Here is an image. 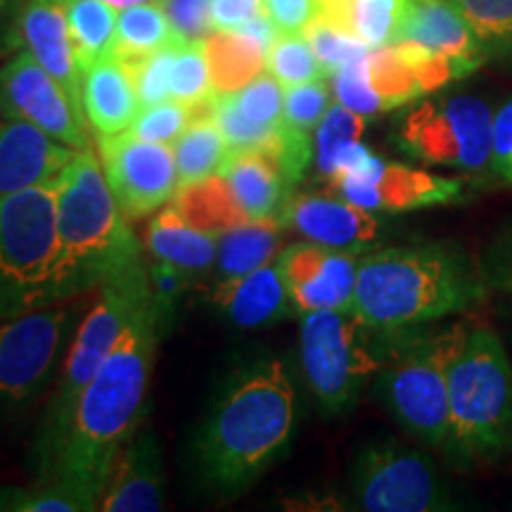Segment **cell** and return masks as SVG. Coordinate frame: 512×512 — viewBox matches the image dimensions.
I'll return each mask as SVG.
<instances>
[{
    "label": "cell",
    "instance_id": "1",
    "mask_svg": "<svg viewBox=\"0 0 512 512\" xmlns=\"http://www.w3.org/2000/svg\"><path fill=\"white\" fill-rule=\"evenodd\" d=\"M162 316L150 294L83 389L62 432L41 444V479L64 484L91 510H98L114 460L143 418Z\"/></svg>",
    "mask_w": 512,
    "mask_h": 512
},
{
    "label": "cell",
    "instance_id": "2",
    "mask_svg": "<svg viewBox=\"0 0 512 512\" xmlns=\"http://www.w3.org/2000/svg\"><path fill=\"white\" fill-rule=\"evenodd\" d=\"M294 422V387L280 361L247 370L221 396L197 441L204 482L240 491L287 444Z\"/></svg>",
    "mask_w": 512,
    "mask_h": 512
},
{
    "label": "cell",
    "instance_id": "3",
    "mask_svg": "<svg viewBox=\"0 0 512 512\" xmlns=\"http://www.w3.org/2000/svg\"><path fill=\"white\" fill-rule=\"evenodd\" d=\"M477 275L441 245L389 247L358 261L351 313L382 335L406 332L470 306Z\"/></svg>",
    "mask_w": 512,
    "mask_h": 512
},
{
    "label": "cell",
    "instance_id": "4",
    "mask_svg": "<svg viewBox=\"0 0 512 512\" xmlns=\"http://www.w3.org/2000/svg\"><path fill=\"white\" fill-rule=\"evenodd\" d=\"M57 280L64 297L86 290L140 256L105 171L91 150H76L55 181Z\"/></svg>",
    "mask_w": 512,
    "mask_h": 512
},
{
    "label": "cell",
    "instance_id": "5",
    "mask_svg": "<svg viewBox=\"0 0 512 512\" xmlns=\"http://www.w3.org/2000/svg\"><path fill=\"white\" fill-rule=\"evenodd\" d=\"M448 415L451 458L477 463L512 451V366L491 328H465L448 361Z\"/></svg>",
    "mask_w": 512,
    "mask_h": 512
},
{
    "label": "cell",
    "instance_id": "6",
    "mask_svg": "<svg viewBox=\"0 0 512 512\" xmlns=\"http://www.w3.org/2000/svg\"><path fill=\"white\" fill-rule=\"evenodd\" d=\"M60 299L55 183L0 197V320Z\"/></svg>",
    "mask_w": 512,
    "mask_h": 512
},
{
    "label": "cell",
    "instance_id": "7",
    "mask_svg": "<svg viewBox=\"0 0 512 512\" xmlns=\"http://www.w3.org/2000/svg\"><path fill=\"white\" fill-rule=\"evenodd\" d=\"M150 294V273L145 268L143 254L126 261L124 266L114 268L102 280L98 299H95L88 316L83 318L81 328L76 330L67 363H64L60 387H57L55 399L50 403L48 420L43 425L41 444L62 432V427L72 418L83 389L98 373V368L117 344L128 320L150 299Z\"/></svg>",
    "mask_w": 512,
    "mask_h": 512
},
{
    "label": "cell",
    "instance_id": "8",
    "mask_svg": "<svg viewBox=\"0 0 512 512\" xmlns=\"http://www.w3.org/2000/svg\"><path fill=\"white\" fill-rule=\"evenodd\" d=\"M463 335L465 325H456L441 335L403 339L380 380L394 418L432 446H446L448 439V361Z\"/></svg>",
    "mask_w": 512,
    "mask_h": 512
},
{
    "label": "cell",
    "instance_id": "9",
    "mask_svg": "<svg viewBox=\"0 0 512 512\" xmlns=\"http://www.w3.org/2000/svg\"><path fill=\"white\" fill-rule=\"evenodd\" d=\"M370 328L349 309H320L302 318V370L325 413H342L382 370Z\"/></svg>",
    "mask_w": 512,
    "mask_h": 512
},
{
    "label": "cell",
    "instance_id": "10",
    "mask_svg": "<svg viewBox=\"0 0 512 512\" xmlns=\"http://www.w3.org/2000/svg\"><path fill=\"white\" fill-rule=\"evenodd\" d=\"M494 110L475 95L427 100L406 114L396 145L427 166L479 174L489 171Z\"/></svg>",
    "mask_w": 512,
    "mask_h": 512
},
{
    "label": "cell",
    "instance_id": "11",
    "mask_svg": "<svg viewBox=\"0 0 512 512\" xmlns=\"http://www.w3.org/2000/svg\"><path fill=\"white\" fill-rule=\"evenodd\" d=\"M328 192L368 211H415L463 197V181L387 162L358 140L339 159Z\"/></svg>",
    "mask_w": 512,
    "mask_h": 512
},
{
    "label": "cell",
    "instance_id": "12",
    "mask_svg": "<svg viewBox=\"0 0 512 512\" xmlns=\"http://www.w3.org/2000/svg\"><path fill=\"white\" fill-rule=\"evenodd\" d=\"M351 491L356 508L368 512L451 510V498L430 458L394 441L363 448L351 475Z\"/></svg>",
    "mask_w": 512,
    "mask_h": 512
},
{
    "label": "cell",
    "instance_id": "13",
    "mask_svg": "<svg viewBox=\"0 0 512 512\" xmlns=\"http://www.w3.org/2000/svg\"><path fill=\"white\" fill-rule=\"evenodd\" d=\"M98 152L107 185L126 219L162 209L181 188L174 145L150 143L124 131L98 136Z\"/></svg>",
    "mask_w": 512,
    "mask_h": 512
},
{
    "label": "cell",
    "instance_id": "14",
    "mask_svg": "<svg viewBox=\"0 0 512 512\" xmlns=\"http://www.w3.org/2000/svg\"><path fill=\"white\" fill-rule=\"evenodd\" d=\"M69 309L48 304L0 320V401L22 403L46 384Z\"/></svg>",
    "mask_w": 512,
    "mask_h": 512
},
{
    "label": "cell",
    "instance_id": "15",
    "mask_svg": "<svg viewBox=\"0 0 512 512\" xmlns=\"http://www.w3.org/2000/svg\"><path fill=\"white\" fill-rule=\"evenodd\" d=\"M0 114L29 121L72 150H86V119L36 57L19 53L0 69Z\"/></svg>",
    "mask_w": 512,
    "mask_h": 512
},
{
    "label": "cell",
    "instance_id": "16",
    "mask_svg": "<svg viewBox=\"0 0 512 512\" xmlns=\"http://www.w3.org/2000/svg\"><path fill=\"white\" fill-rule=\"evenodd\" d=\"M275 261L285 290L299 313L351 309L358 273L354 252L304 240L280 252Z\"/></svg>",
    "mask_w": 512,
    "mask_h": 512
},
{
    "label": "cell",
    "instance_id": "17",
    "mask_svg": "<svg viewBox=\"0 0 512 512\" xmlns=\"http://www.w3.org/2000/svg\"><path fill=\"white\" fill-rule=\"evenodd\" d=\"M330 79L337 102L363 117H375L425 95L396 46L370 48L361 60L342 67Z\"/></svg>",
    "mask_w": 512,
    "mask_h": 512
},
{
    "label": "cell",
    "instance_id": "18",
    "mask_svg": "<svg viewBox=\"0 0 512 512\" xmlns=\"http://www.w3.org/2000/svg\"><path fill=\"white\" fill-rule=\"evenodd\" d=\"M285 86L273 74L261 72L233 93H214L211 117L221 128L233 155L271 150L283 128Z\"/></svg>",
    "mask_w": 512,
    "mask_h": 512
},
{
    "label": "cell",
    "instance_id": "19",
    "mask_svg": "<svg viewBox=\"0 0 512 512\" xmlns=\"http://www.w3.org/2000/svg\"><path fill=\"white\" fill-rule=\"evenodd\" d=\"M399 41L413 43L444 60L456 79L477 72L486 60V50L475 29L448 0H408Z\"/></svg>",
    "mask_w": 512,
    "mask_h": 512
},
{
    "label": "cell",
    "instance_id": "20",
    "mask_svg": "<svg viewBox=\"0 0 512 512\" xmlns=\"http://www.w3.org/2000/svg\"><path fill=\"white\" fill-rule=\"evenodd\" d=\"M283 223L304 240L358 254L380 235L373 211L356 207L325 190L323 195H292L283 211Z\"/></svg>",
    "mask_w": 512,
    "mask_h": 512
},
{
    "label": "cell",
    "instance_id": "21",
    "mask_svg": "<svg viewBox=\"0 0 512 512\" xmlns=\"http://www.w3.org/2000/svg\"><path fill=\"white\" fill-rule=\"evenodd\" d=\"M74 152L29 121L0 114V197L53 185Z\"/></svg>",
    "mask_w": 512,
    "mask_h": 512
},
{
    "label": "cell",
    "instance_id": "22",
    "mask_svg": "<svg viewBox=\"0 0 512 512\" xmlns=\"http://www.w3.org/2000/svg\"><path fill=\"white\" fill-rule=\"evenodd\" d=\"M19 34L27 53L34 55L36 62L60 81L83 117L81 64L62 5L57 0H31L19 19Z\"/></svg>",
    "mask_w": 512,
    "mask_h": 512
},
{
    "label": "cell",
    "instance_id": "23",
    "mask_svg": "<svg viewBox=\"0 0 512 512\" xmlns=\"http://www.w3.org/2000/svg\"><path fill=\"white\" fill-rule=\"evenodd\" d=\"M164 508L162 465L152 432H143L121 448L102 491V512H157Z\"/></svg>",
    "mask_w": 512,
    "mask_h": 512
},
{
    "label": "cell",
    "instance_id": "24",
    "mask_svg": "<svg viewBox=\"0 0 512 512\" xmlns=\"http://www.w3.org/2000/svg\"><path fill=\"white\" fill-rule=\"evenodd\" d=\"M81 105L98 136H117L131 128L143 105L119 55L100 57L81 69Z\"/></svg>",
    "mask_w": 512,
    "mask_h": 512
},
{
    "label": "cell",
    "instance_id": "25",
    "mask_svg": "<svg viewBox=\"0 0 512 512\" xmlns=\"http://www.w3.org/2000/svg\"><path fill=\"white\" fill-rule=\"evenodd\" d=\"M275 259L240 278L219 280L211 292V302L240 328H264L283 318L285 313L297 311L285 290Z\"/></svg>",
    "mask_w": 512,
    "mask_h": 512
},
{
    "label": "cell",
    "instance_id": "26",
    "mask_svg": "<svg viewBox=\"0 0 512 512\" xmlns=\"http://www.w3.org/2000/svg\"><path fill=\"white\" fill-rule=\"evenodd\" d=\"M221 176L228 181L247 221H283L294 188L273 152L254 150L230 155Z\"/></svg>",
    "mask_w": 512,
    "mask_h": 512
},
{
    "label": "cell",
    "instance_id": "27",
    "mask_svg": "<svg viewBox=\"0 0 512 512\" xmlns=\"http://www.w3.org/2000/svg\"><path fill=\"white\" fill-rule=\"evenodd\" d=\"M147 249L157 261H166L195 275L216 264L219 238L190 226L174 204H169L157 211V216L147 226Z\"/></svg>",
    "mask_w": 512,
    "mask_h": 512
},
{
    "label": "cell",
    "instance_id": "28",
    "mask_svg": "<svg viewBox=\"0 0 512 512\" xmlns=\"http://www.w3.org/2000/svg\"><path fill=\"white\" fill-rule=\"evenodd\" d=\"M211 95L209 100L195 105V117H192L190 126L181 133V138L174 143V157L178 169V181L181 188L192 183L207 181L211 176H221L223 166L233 152L223 138L221 128L216 126L214 117H211Z\"/></svg>",
    "mask_w": 512,
    "mask_h": 512
},
{
    "label": "cell",
    "instance_id": "29",
    "mask_svg": "<svg viewBox=\"0 0 512 512\" xmlns=\"http://www.w3.org/2000/svg\"><path fill=\"white\" fill-rule=\"evenodd\" d=\"M408 0H330L320 15L354 34L368 48L394 46L401 36Z\"/></svg>",
    "mask_w": 512,
    "mask_h": 512
},
{
    "label": "cell",
    "instance_id": "30",
    "mask_svg": "<svg viewBox=\"0 0 512 512\" xmlns=\"http://www.w3.org/2000/svg\"><path fill=\"white\" fill-rule=\"evenodd\" d=\"M211 83L216 93H233L266 72L268 48L242 31H211L204 38Z\"/></svg>",
    "mask_w": 512,
    "mask_h": 512
},
{
    "label": "cell",
    "instance_id": "31",
    "mask_svg": "<svg viewBox=\"0 0 512 512\" xmlns=\"http://www.w3.org/2000/svg\"><path fill=\"white\" fill-rule=\"evenodd\" d=\"M283 226L285 223L280 219L245 221L219 235V252H216L219 280L240 278L273 261Z\"/></svg>",
    "mask_w": 512,
    "mask_h": 512
},
{
    "label": "cell",
    "instance_id": "32",
    "mask_svg": "<svg viewBox=\"0 0 512 512\" xmlns=\"http://www.w3.org/2000/svg\"><path fill=\"white\" fill-rule=\"evenodd\" d=\"M171 204L190 226L200 228L214 238L247 221L223 176H211L207 181L178 188Z\"/></svg>",
    "mask_w": 512,
    "mask_h": 512
},
{
    "label": "cell",
    "instance_id": "33",
    "mask_svg": "<svg viewBox=\"0 0 512 512\" xmlns=\"http://www.w3.org/2000/svg\"><path fill=\"white\" fill-rule=\"evenodd\" d=\"M67 15L81 69L100 57L117 55V8L105 0H57Z\"/></svg>",
    "mask_w": 512,
    "mask_h": 512
},
{
    "label": "cell",
    "instance_id": "34",
    "mask_svg": "<svg viewBox=\"0 0 512 512\" xmlns=\"http://www.w3.org/2000/svg\"><path fill=\"white\" fill-rule=\"evenodd\" d=\"M181 38L159 0L138 3L119 10L117 17V55L119 60H136L169 46Z\"/></svg>",
    "mask_w": 512,
    "mask_h": 512
},
{
    "label": "cell",
    "instance_id": "35",
    "mask_svg": "<svg viewBox=\"0 0 512 512\" xmlns=\"http://www.w3.org/2000/svg\"><path fill=\"white\" fill-rule=\"evenodd\" d=\"M366 131V117L351 112L342 102L330 105L325 117L316 126V140H313V162L318 166V174L330 181L335 176L339 159L351 145L358 143Z\"/></svg>",
    "mask_w": 512,
    "mask_h": 512
},
{
    "label": "cell",
    "instance_id": "36",
    "mask_svg": "<svg viewBox=\"0 0 512 512\" xmlns=\"http://www.w3.org/2000/svg\"><path fill=\"white\" fill-rule=\"evenodd\" d=\"M266 72L283 86H299L318 79H328L313 53L309 38L299 31H278L266 55Z\"/></svg>",
    "mask_w": 512,
    "mask_h": 512
},
{
    "label": "cell",
    "instance_id": "37",
    "mask_svg": "<svg viewBox=\"0 0 512 512\" xmlns=\"http://www.w3.org/2000/svg\"><path fill=\"white\" fill-rule=\"evenodd\" d=\"M482 41L486 55L512 53V0H448Z\"/></svg>",
    "mask_w": 512,
    "mask_h": 512
},
{
    "label": "cell",
    "instance_id": "38",
    "mask_svg": "<svg viewBox=\"0 0 512 512\" xmlns=\"http://www.w3.org/2000/svg\"><path fill=\"white\" fill-rule=\"evenodd\" d=\"M214 93L204 41H183L176 50L174 69H171V98L195 107Z\"/></svg>",
    "mask_w": 512,
    "mask_h": 512
},
{
    "label": "cell",
    "instance_id": "39",
    "mask_svg": "<svg viewBox=\"0 0 512 512\" xmlns=\"http://www.w3.org/2000/svg\"><path fill=\"white\" fill-rule=\"evenodd\" d=\"M304 36L309 38L313 53H316L320 67L325 69V74L332 76L339 72L347 64L361 60L368 53L366 43H361L354 34H349L347 29H342L339 24L332 22L325 15L313 17V22L306 27Z\"/></svg>",
    "mask_w": 512,
    "mask_h": 512
},
{
    "label": "cell",
    "instance_id": "40",
    "mask_svg": "<svg viewBox=\"0 0 512 512\" xmlns=\"http://www.w3.org/2000/svg\"><path fill=\"white\" fill-rule=\"evenodd\" d=\"M0 510L10 512H91L72 489L53 479H38L24 489L0 491Z\"/></svg>",
    "mask_w": 512,
    "mask_h": 512
},
{
    "label": "cell",
    "instance_id": "41",
    "mask_svg": "<svg viewBox=\"0 0 512 512\" xmlns=\"http://www.w3.org/2000/svg\"><path fill=\"white\" fill-rule=\"evenodd\" d=\"M183 41L188 38H176L169 46L155 50V53L136 57V60L124 62L128 72L133 76V83H136V91L140 98V105H157V102H164L171 98V69H174V57L176 50Z\"/></svg>",
    "mask_w": 512,
    "mask_h": 512
},
{
    "label": "cell",
    "instance_id": "42",
    "mask_svg": "<svg viewBox=\"0 0 512 512\" xmlns=\"http://www.w3.org/2000/svg\"><path fill=\"white\" fill-rule=\"evenodd\" d=\"M195 110L190 105H183L174 98L157 102V105L140 107L136 121H133L128 131L133 136L150 140V143L174 145L185 128L190 126Z\"/></svg>",
    "mask_w": 512,
    "mask_h": 512
},
{
    "label": "cell",
    "instance_id": "43",
    "mask_svg": "<svg viewBox=\"0 0 512 512\" xmlns=\"http://www.w3.org/2000/svg\"><path fill=\"white\" fill-rule=\"evenodd\" d=\"M330 110V86L325 79L285 88L283 124L294 131H316L320 119Z\"/></svg>",
    "mask_w": 512,
    "mask_h": 512
},
{
    "label": "cell",
    "instance_id": "44",
    "mask_svg": "<svg viewBox=\"0 0 512 512\" xmlns=\"http://www.w3.org/2000/svg\"><path fill=\"white\" fill-rule=\"evenodd\" d=\"M489 174L505 185H512V100L494 112L491 126Z\"/></svg>",
    "mask_w": 512,
    "mask_h": 512
},
{
    "label": "cell",
    "instance_id": "45",
    "mask_svg": "<svg viewBox=\"0 0 512 512\" xmlns=\"http://www.w3.org/2000/svg\"><path fill=\"white\" fill-rule=\"evenodd\" d=\"M174 29L188 41H204L209 31V0H159Z\"/></svg>",
    "mask_w": 512,
    "mask_h": 512
},
{
    "label": "cell",
    "instance_id": "46",
    "mask_svg": "<svg viewBox=\"0 0 512 512\" xmlns=\"http://www.w3.org/2000/svg\"><path fill=\"white\" fill-rule=\"evenodd\" d=\"M264 10L278 31L304 34L313 17L320 12V5L318 0H264Z\"/></svg>",
    "mask_w": 512,
    "mask_h": 512
},
{
    "label": "cell",
    "instance_id": "47",
    "mask_svg": "<svg viewBox=\"0 0 512 512\" xmlns=\"http://www.w3.org/2000/svg\"><path fill=\"white\" fill-rule=\"evenodd\" d=\"M264 12V0H209V31H235Z\"/></svg>",
    "mask_w": 512,
    "mask_h": 512
},
{
    "label": "cell",
    "instance_id": "48",
    "mask_svg": "<svg viewBox=\"0 0 512 512\" xmlns=\"http://www.w3.org/2000/svg\"><path fill=\"white\" fill-rule=\"evenodd\" d=\"M501 278L505 280V285H512V240H510V247L505 256L501 259Z\"/></svg>",
    "mask_w": 512,
    "mask_h": 512
},
{
    "label": "cell",
    "instance_id": "49",
    "mask_svg": "<svg viewBox=\"0 0 512 512\" xmlns=\"http://www.w3.org/2000/svg\"><path fill=\"white\" fill-rule=\"evenodd\" d=\"M105 3H110L112 8H117V10H124V8H131V5H138V3H150V0H105Z\"/></svg>",
    "mask_w": 512,
    "mask_h": 512
},
{
    "label": "cell",
    "instance_id": "50",
    "mask_svg": "<svg viewBox=\"0 0 512 512\" xmlns=\"http://www.w3.org/2000/svg\"><path fill=\"white\" fill-rule=\"evenodd\" d=\"M323 3H330V0H318V5H323Z\"/></svg>",
    "mask_w": 512,
    "mask_h": 512
}]
</instances>
